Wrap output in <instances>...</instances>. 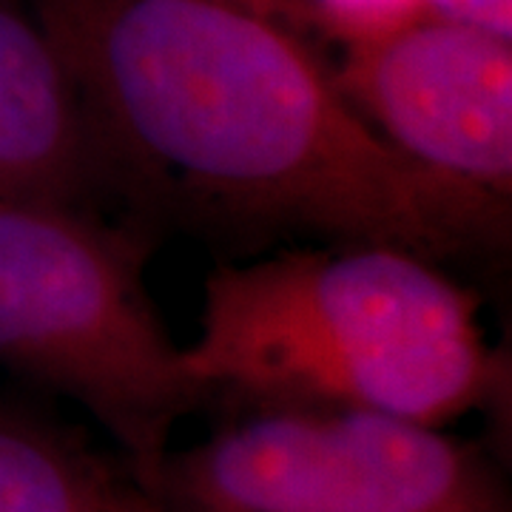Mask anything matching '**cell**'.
I'll return each instance as SVG.
<instances>
[{"mask_svg":"<svg viewBox=\"0 0 512 512\" xmlns=\"http://www.w3.org/2000/svg\"><path fill=\"white\" fill-rule=\"evenodd\" d=\"M114 191L245 234L433 262L507 234L510 202L404 160L282 23L222 0H35Z\"/></svg>","mask_w":512,"mask_h":512,"instance_id":"1","label":"cell"},{"mask_svg":"<svg viewBox=\"0 0 512 512\" xmlns=\"http://www.w3.org/2000/svg\"><path fill=\"white\" fill-rule=\"evenodd\" d=\"M183 356L205 393L427 427L484 410L507 387L476 293L396 245L293 248L214 268Z\"/></svg>","mask_w":512,"mask_h":512,"instance_id":"2","label":"cell"},{"mask_svg":"<svg viewBox=\"0 0 512 512\" xmlns=\"http://www.w3.org/2000/svg\"><path fill=\"white\" fill-rule=\"evenodd\" d=\"M148 248L97 208L0 197V367L83 404L137 473L208 396L148 293Z\"/></svg>","mask_w":512,"mask_h":512,"instance_id":"3","label":"cell"},{"mask_svg":"<svg viewBox=\"0 0 512 512\" xmlns=\"http://www.w3.org/2000/svg\"><path fill=\"white\" fill-rule=\"evenodd\" d=\"M168 512H510L487 456L362 410L256 407L137 473Z\"/></svg>","mask_w":512,"mask_h":512,"instance_id":"4","label":"cell"},{"mask_svg":"<svg viewBox=\"0 0 512 512\" xmlns=\"http://www.w3.org/2000/svg\"><path fill=\"white\" fill-rule=\"evenodd\" d=\"M339 89L404 160L481 197H512V37L424 18L345 49Z\"/></svg>","mask_w":512,"mask_h":512,"instance_id":"5","label":"cell"},{"mask_svg":"<svg viewBox=\"0 0 512 512\" xmlns=\"http://www.w3.org/2000/svg\"><path fill=\"white\" fill-rule=\"evenodd\" d=\"M111 168L35 0H0V197L97 208Z\"/></svg>","mask_w":512,"mask_h":512,"instance_id":"6","label":"cell"},{"mask_svg":"<svg viewBox=\"0 0 512 512\" xmlns=\"http://www.w3.org/2000/svg\"><path fill=\"white\" fill-rule=\"evenodd\" d=\"M111 481L60 427L0 399V512H103Z\"/></svg>","mask_w":512,"mask_h":512,"instance_id":"7","label":"cell"},{"mask_svg":"<svg viewBox=\"0 0 512 512\" xmlns=\"http://www.w3.org/2000/svg\"><path fill=\"white\" fill-rule=\"evenodd\" d=\"M342 49L390 35L427 15L424 0H291Z\"/></svg>","mask_w":512,"mask_h":512,"instance_id":"8","label":"cell"},{"mask_svg":"<svg viewBox=\"0 0 512 512\" xmlns=\"http://www.w3.org/2000/svg\"><path fill=\"white\" fill-rule=\"evenodd\" d=\"M427 15L512 37V0H424Z\"/></svg>","mask_w":512,"mask_h":512,"instance_id":"9","label":"cell"},{"mask_svg":"<svg viewBox=\"0 0 512 512\" xmlns=\"http://www.w3.org/2000/svg\"><path fill=\"white\" fill-rule=\"evenodd\" d=\"M103 512H168L148 493L143 484L137 481H123V478L114 476L111 481L109 498H106V510Z\"/></svg>","mask_w":512,"mask_h":512,"instance_id":"10","label":"cell"},{"mask_svg":"<svg viewBox=\"0 0 512 512\" xmlns=\"http://www.w3.org/2000/svg\"><path fill=\"white\" fill-rule=\"evenodd\" d=\"M222 3L242 6V9H251V12H259V15H268V18H279V12L285 6H291V0H222Z\"/></svg>","mask_w":512,"mask_h":512,"instance_id":"11","label":"cell"}]
</instances>
